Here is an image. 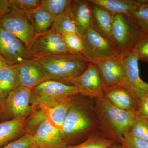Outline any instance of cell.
I'll list each match as a JSON object with an SVG mask.
<instances>
[{
  "label": "cell",
  "mask_w": 148,
  "mask_h": 148,
  "mask_svg": "<svg viewBox=\"0 0 148 148\" xmlns=\"http://www.w3.org/2000/svg\"><path fill=\"white\" fill-rule=\"evenodd\" d=\"M94 108L98 132L107 139L121 144L123 136L135 121L137 111L118 108L105 98L94 100Z\"/></svg>",
  "instance_id": "obj_1"
},
{
  "label": "cell",
  "mask_w": 148,
  "mask_h": 148,
  "mask_svg": "<svg viewBox=\"0 0 148 148\" xmlns=\"http://www.w3.org/2000/svg\"><path fill=\"white\" fill-rule=\"evenodd\" d=\"M74 97L73 105L60 131L61 137L68 145H76L79 141L86 140L92 132L98 130L94 101L77 103Z\"/></svg>",
  "instance_id": "obj_2"
},
{
  "label": "cell",
  "mask_w": 148,
  "mask_h": 148,
  "mask_svg": "<svg viewBox=\"0 0 148 148\" xmlns=\"http://www.w3.org/2000/svg\"><path fill=\"white\" fill-rule=\"evenodd\" d=\"M34 59L43 67L51 79L69 84L80 75L90 63L81 54L71 53L52 54Z\"/></svg>",
  "instance_id": "obj_3"
},
{
  "label": "cell",
  "mask_w": 148,
  "mask_h": 148,
  "mask_svg": "<svg viewBox=\"0 0 148 148\" xmlns=\"http://www.w3.org/2000/svg\"><path fill=\"white\" fill-rule=\"evenodd\" d=\"M32 102L49 108L56 107L79 93L75 86L58 81L49 80L32 89Z\"/></svg>",
  "instance_id": "obj_4"
},
{
  "label": "cell",
  "mask_w": 148,
  "mask_h": 148,
  "mask_svg": "<svg viewBox=\"0 0 148 148\" xmlns=\"http://www.w3.org/2000/svg\"><path fill=\"white\" fill-rule=\"evenodd\" d=\"M142 34L130 16L114 14L112 35L115 47L121 55L130 52Z\"/></svg>",
  "instance_id": "obj_5"
},
{
  "label": "cell",
  "mask_w": 148,
  "mask_h": 148,
  "mask_svg": "<svg viewBox=\"0 0 148 148\" xmlns=\"http://www.w3.org/2000/svg\"><path fill=\"white\" fill-rule=\"evenodd\" d=\"M10 10L0 18V24L29 49L36 35L28 13L16 7L10 0Z\"/></svg>",
  "instance_id": "obj_6"
},
{
  "label": "cell",
  "mask_w": 148,
  "mask_h": 148,
  "mask_svg": "<svg viewBox=\"0 0 148 148\" xmlns=\"http://www.w3.org/2000/svg\"><path fill=\"white\" fill-rule=\"evenodd\" d=\"M81 38V54L90 63L96 64L107 58L121 55L112 45L92 27Z\"/></svg>",
  "instance_id": "obj_7"
},
{
  "label": "cell",
  "mask_w": 148,
  "mask_h": 148,
  "mask_svg": "<svg viewBox=\"0 0 148 148\" xmlns=\"http://www.w3.org/2000/svg\"><path fill=\"white\" fill-rule=\"evenodd\" d=\"M37 106L32 102V90L19 86L10 92L3 103V117L6 120L27 119Z\"/></svg>",
  "instance_id": "obj_8"
},
{
  "label": "cell",
  "mask_w": 148,
  "mask_h": 148,
  "mask_svg": "<svg viewBox=\"0 0 148 148\" xmlns=\"http://www.w3.org/2000/svg\"><path fill=\"white\" fill-rule=\"evenodd\" d=\"M69 84L75 86L80 95L84 97L93 100L104 98L105 85L96 64L90 63L86 70Z\"/></svg>",
  "instance_id": "obj_9"
},
{
  "label": "cell",
  "mask_w": 148,
  "mask_h": 148,
  "mask_svg": "<svg viewBox=\"0 0 148 148\" xmlns=\"http://www.w3.org/2000/svg\"><path fill=\"white\" fill-rule=\"evenodd\" d=\"M0 56L9 66L32 58L29 49L0 24Z\"/></svg>",
  "instance_id": "obj_10"
},
{
  "label": "cell",
  "mask_w": 148,
  "mask_h": 148,
  "mask_svg": "<svg viewBox=\"0 0 148 148\" xmlns=\"http://www.w3.org/2000/svg\"><path fill=\"white\" fill-rule=\"evenodd\" d=\"M32 58H36L58 53H70L62 35L52 28L44 34L36 36L29 49Z\"/></svg>",
  "instance_id": "obj_11"
},
{
  "label": "cell",
  "mask_w": 148,
  "mask_h": 148,
  "mask_svg": "<svg viewBox=\"0 0 148 148\" xmlns=\"http://www.w3.org/2000/svg\"><path fill=\"white\" fill-rule=\"evenodd\" d=\"M124 69L123 84L129 88L139 99L148 94V83L140 76L137 56L130 52L123 56Z\"/></svg>",
  "instance_id": "obj_12"
},
{
  "label": "cell",
  "mask_w": 148,
  "mask_h": 148,
  "mask_svg": "<svg viewBox=\"0 0 148 148\" xmlns=\"http://www.w3.org/2000/svg\"><path fill=\"white\" fill-rule=\"evenodd\" d=\"M21 86L29 89L52 80L45 69L34 58L26 59L16 65Z\"/></svg>",
  "instance_id": "obj_13"
},
{
  "label": "cell",
  "mask_w": 148,
  "mask_h": 148,
  "mask_svg": "<svg viewBox=\"0 0 148 148\" xmlns=\"http://www.w3.org/2000/svg\"><path fill=\"white\" fill-rule=\"evenodd\" d=\"M103 79L105 89L123 84L124 69L123 56L108 58L96 64Z\"/></svg>",
  "instance_id": "obj_14"
},
{
  "label": "cell",
  "mask_w": 148,
  "mask_h": 148,
  "mask_svg": "<svg viewBox=\"0 0 148 148\" xmlns=\"http://www.w3.org/2000/svg\"><path fill=\"white\" fill-rule=\"evenodd\" d=\"M104 98L118 108L125 111H136L140 100L124 84L106 88Z\"/></svg>",
  "instance_id": "obj_15"
},
{
  "label": "cell",
  "mask_w": 148,
  "mask_h": 148,
  "mask_svg": "<svg viewBox=\"0 0 148 148\" xmlns=\"http://www.w3.org/2000/svg\"><path fill=\"white\" fill-rule=\"evenodd\" d=\"M32 136L39 148H65L68 145L60 130L53 127L47 118L37 127Z\"/></svg>",
  "instance_id": "obj_16"
},
{
  "label": "cell",
  "mask_w": 148,
  "mask_h": 148,
  "mask_svg": "<svg viewBox=\"0 0 148 148\" xmlns=\"http://www.w3.org/2000/svg\"><path fill=\"white\" fill-rule=\"evenodd\" d=\"M90 3L92 15L91 27L115 47L112 35L114 14L99 6Z\"/></svg>",
  "instance_id": "obj_17"
},
{
  "label": "cell",
  "mask_w": 148,
  "mask_h": 148,
  "mask_svg": "<svg viewBox=\"0 0 148 148\" xmlns=\"http://www.w3.org/2000/svg\"><path fill=\"white\" fill-rule=\"evenodd\" d=\"M70 10L81 37L92 26V10L88 0H72Z\"/></svg>",
  "instance_id": "obj_18"
},
{
  "label": "cell",
  "mask_w": 148,
  "mask_h": 148,
  "mask_svg": "<svg viewBox=\"0 0 148 148\" xmlns=\"http://www.w3.org/2000/svg\"><path fill=\"white\" fill-rule=\"evenodd\" d=\"M26 119H14L0 122V148L23 136Z\"/></svg>",
  "instance_id": "obj_19"
},
{
  "label": "cell",
  "mask_w": 148,
  "mask_h": 148,
  "mask_svg": "<svg viewBox=\"0 0 148 148\" xmlns=\"http://www.w3.org/2000/svg\"><path fill=\"white\" fill-rule=\"evenodd\" d=\"M114 14H123L131 16L140 5L139 0H88Z\"/></svg>",
  "instance_id": "obj_20"
},
{
  "label": "cell",
  "mask_w": 148,
  "mask_h": 148,
  "mask_svg": "<svg viewBox=\"0 0 148 148\" xmlns=\"http://www.w3.org/2000/svg\"><path fill=\"white\" fill-rule=\"evenodd\" d=\"M21 86L16 65L0 70V102L3 103L10 92Z\"/></svg>",
  "instance_id": "obj_21"
},
{
  "label": "cell",
  "mask_w": 148,
  "mask_h": 148,
  "mask_svg": "<svg viewBox=\"0 0 148 148\" xmlns=\"http://www.w3.org/2000/svg\"><path fill=\"white\" fill-rule=\"evenodd\" d=\"M27 13L36 36L44 34L52 28L55 18L41 4L35 10Z\"/></svg>",
  "instance_id": "obj_22"
},
{
  "label": "cell",
  "mask_w": 148,
  "mask_h": 148,
  "mask_svg": "<svg viewBox=\"0 0 148 148\" xmlns=\"http://www.w3.org/2000/svg\"><path fill=\"white\" fill-rule=\"evenodd\" d=\"M74 97L51 108H49L41 104L37 105L45 110L47 119L51 124L60 131L62 129L66 116L73 105Z\"/></svg>",
  "instance_id": "obj_23"
},
{
  "label": "cell",
  "mask_w": 148,
  "mask_h": 148,
  "mask_svg": "<svg viewBox=\"0 0 148 148\" xmlns=\"http://www.w3.org/2000/svg\"><path fill=\"white\" fill-rule=\"evenodd\" d=\"M52 28L61 35L70 33H76L78 34L75 21L70 10V7L66 11L55 17Z\"/></svg>",
  "instance_id": "obj_24"
},
{
  "label": "cell",
  "mask_w": 148,
  "mask_h": 148,
  "mask_svg": "<svg viewBox=\"0 0 148 148\" xmlns=\"http://www.w3.org/2000/svg\"><path fill=\"white\" fill-rule=\"evenodd\" d=\"M115 144L117 143L105 138L96 130L82 143L73 145H67L65 148H108Z\"/></svg>",
  "instance_id": "obj_25"
},
{
  "label": "cell",
  "mask_w": 148,
  "mask_h": 148,
  "mask_svg": "<svg viewBox=\"0 0 148 148\" xmlns=\"http://www.w3.org/2000/svg\"><path fill=\"white\" fill-rule=\"evenodd\" d=\"M72 0H41V5L55 18L67 10Z\"/></svg>",
  "instance_id": "obj_26"
},
{
  "label": "cell",
  "mask_w": 148,
  "mask_h": 148,
  "mask_svg": "<svg viewBox=\"0 0 148 148\" xmlns=\"http://www.w3.org/2000/svg\"><path fill=\"white\" fill-rule=\"evenodd\" d=\"M141 32L148 34V3L140 5L130 16Z\"/></svg>",
  "instance_id": "obj_27"
},
{
  "label": "cell",
  "mask_w": 148,
  "mask_h": 148,
  "mask_svg": "<svg viewBox=\"0 0 148 148\" xmlns=\"http://www.w3.org/2000/svg\"><path fill=\"white\" fill-rule=\"evenodd\" d=\"M129 132L134 137L148 142V120L138 114Z\"/></svg>",
  "instance_id": "obj_28"
},
{
  "label": "cell",
  "mask_w": 148,
  "mask_h": 148,
  "mask_svg": "<svg viewBox=\"0 0 148 148\" xmlns=\"http://www.w3.org/2000/svg\"><path fill=\"white\" fill-rule=\"evenodd\" d=\"M130 52L135 53L139 60L148 64V34L143 33Z\"/></svg>",
  "instance_id": "obj_29"
},
{
  "label": "cell",
  "mask_w": 148,
  "mask_h": 148,
  "mask_svg": "<svg viewBox=\"0 0 148 148\" xmlns=\"http://www.w3.org/2000/svg\"><path fill=\"white\" fill-rule=\"evenodd\" d=\"M70 53L81 54L83 44L81 37L76 33H66L62 35Z\"/></svg>",
  "instance_id": "obj_30"
},
{
  "label": "cell",
  "mask_w": 148,
  "mask_h": 148,
  "mask_svg": "<svg viewBox=\"0 0 148 148\" xmlns=\"http://www.w3.org/2000/svg\"><path fill=\"white\" fill-rule=\"evenodd\" d=\"M1 148H39L35 143L33 137L24 134L17 140H14Z\"/></svg>",
  "instance_id": "obj_31"
},
{
  "label": "cell",
  "mask_w": 148,
  "mask_h": 148,
  "mask_svg": "<svg viewBox=\"0 0 148 148\" xmlns=\"http://www.w3.org/2000/svg\"><path fill=\"white\" fill-rule=\"evenodd\" d=\"M121 145L124 148H148V142L136 138L129 132L124 135Z\"/></svg>",
  "instance_id": "obj_32"
},
{
  "label": "cell",
  "mask_w": 148,
  "mask_h": 148,
  "mask_svg": "<svg viewBox=\"0 0 148 148\" xmlns=\"http://www.w3.org/2000/svg\"><path fill=\"white\" fill-rule=\"evenodd\" d=\"M16 7L25 12H30L40 5V0H10Z\"/></svg>",
  "instance_id": "obj_33"
},
{
  "label": "cell",
  "mask_w": 148,
  "mask_h": 148,
  "mask_svg": "<svg viewBox=\"0 0 148 148\" xmlns=\"http://www.w3.org/2000/svg\"><path fill=\"white\" fill-rule=\"evenodd\" d=\"M137 112L138 114L148 120V94L139 101Z\"/></svg>",
  "instance_id": "obj_34"
},
{
  "label": "cell",
  "mask_w": 148,
  "mask_h": 148,
  "mask_svg": "<svg viewBox=\"0 0 148 148\" xmlns=\"http://www.w3.org/2000/svg\"><path fill=\"white\" fill-rule=\"evenodd\" d=\"M10 9V0H0V18L7 13Z\"/></svg>",
  "instance_id": "obj_35"
},
{
  "label": "cell",
  "mask_w": 148,
  "mask_h": 148,
  "mask_svg": "<svg viewBox=\"0 0 148 148\" xmlns=\"http://www.w3.org/2000/svg\"><path fill=\"white\" fill-rule=\"evenodd\" d=\"M8 66V64H7L5 60L0 56V70L6 66Z\"/></svg>",
  "instance_id": "obj_36"
},
{
  "label": "cell",
  "mask_w": 148,
  "mask_h": 148,
  "mask_svg": "<svg viewBox=\"0 0 148 148\" xmlns=\"http://www.w3.org/2000/svg\"><path fill=\"white\" fill-rule=\"evenodd\" d=\"M108 148H124L122 147L121 144H115L114 145H113L110 147Z\"/></svg>",
  "instance_id": "obj_37"
},
{
  "label": "cell",
  "mask_w": 148,
  "mask_h": 148,
  "mask_svg": "<svg viewBox=\"0 0 148 148\" xmlns=\"http://www.w3.org/2000/svg\"><path fill=\"white\" fill-rule=\"evenodd\" d=\"M3 104L1 102H0V116L3 115Z\"/></svg>",
  "instance_id": "obj_38"
}]
</instances>
